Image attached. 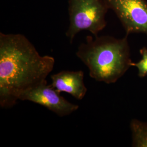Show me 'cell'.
<instances>
[{
    "label": "cell",
    "instance_id": "6da1fadb",
    "mask_svg": "<svg viewBox=\"0 0 147 147\" xmlns=\"http://www.w3.org/2000/svg\"><path fill=\"white\" fill-rule=\"evenodd\" d=\"M55 60L41 56L21 34L0 33V106L9 109L19 96L46 81Z\"/></svg>",
    "mask_w": 147,
    "mask_h": 147
},
{
    "label": "cell",
    "instance_id": "7a4b0ae2",
    "mask_svg": "<svg viewBox=\"0 0 147 147\" xmlns=\"http://www.w3.org/2000/svg\"><path fill=\"white\" fill-rule=\"evenodd\" d=\"M127 37L88 36L80 44L76 55L88 69L91 78L112 84L126 73L132 63Z\"/></svg>",
    "mask_w": 147,
    "mask_h": 147
},
{
    "label": "cell",
    "instance_id": "3957f363",
    "mask_svg": "<svg viewBox=\"0 0 147 147\" xmlns=\"http://www.w3.org/2000/svg\"><path fill=\"white\" fill-rule=\"evenodd\" d=\"M109 10L104 0H69V25L65 36L70 42L82 31L98 36L107 25L105 18Z\"/></svg>",
    "mask_w": 147,
    "mask_h": 147
},
{
    "label": "cell",
    "instance_id": "277c9868",
    "mask_svg": "<svg viewBox=\"0 0 147 147\" xmlns=\"http://www.w3.org/2000/svg\"><path fill=\"white\" fill-rule=\"evenodd\" d=\"M115 13L126 35L143 33L147 36V0H104Z\"/></svg>",
    "mask_w": 147,
    "mask_h": 147
},
{
    "label": "cell",
    "instance_id": "5b68a950",
    "mask_svg": "<svg viewBox=\"0 0 147 147\" xmlns=\"http://www.w3.org/2000/svg\"><path fill=\"white\" fill-rule=\"evenodd\" d=\"M19 100L42 105L59 117L68 116L79 108V105L70 102L51 84H47V80L22 93Z\"/></svg>",
    "mask_w": 147,
    "mask_h": 147
},
{
    "label": "cell",
    "instance_id": "8992f818",
    "mask_svg": "<svg viewBox=\"0 0 147 147\" xmlns=\"http://www.w3.org/2000/svg\"><path fill=\"white\" fill-rule=\"evenodd\" d=\"M51 85L58 93L65 92L78 100L84 98L87 88L84 83V73L82 70H62L51 76Z\"/></svg>",
    "mask_w": 147,
    "mask_h": 147
},
{
    "label": "cell",
    "instance_id": "52a82bcc",
    "mask_svg": "<svg viewBox=\"0 0 147 147\" xmlns=\"http://www.w3.org/2000/svg\"><path fill=\"white\" fill-rule=\"evenodd\" d=\"M132 147H147V122L132 119L130 123Z\"/></svg>",
    "mask_w": 147,
    "mask_h": 147
},
{
    "label": "cell",
    "instance_id": "ba28073f",
    "mask_svg": "<svg viewBox=\"0 0 147 147\" xmlns=\"http://www.w3.org/2000/svg\"><path fill=\"white\" fill-rule=\"evenodd\" d=\"M142 59L137 62H132L131 67H136L138 70V75L143 78L147 76V48L142 47L140 50Z\"/></svg>",
    "mask_w": 147,
    "mask_h": 147
}]
</instances>
